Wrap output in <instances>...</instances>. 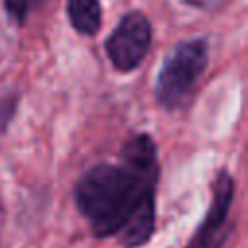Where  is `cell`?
Segmentation results:
<instances>
[{
    "mask_svg": "<svg viewBox=\"0 0 248 248\" xmlns=\"http://www.w3.org/2000/svg\"><path fill=\"white\" fill-rule=\"evenodd\" d=\"M159 157L145 132L128 138L118 163H99L74 186V202L97 238L114 236L124 248H140L155 232Z\"/></svg>",
    "mask_w": 248,
    "mask_h": 248,
    "instance_id": "6da1fadb",
    "label": "cell"
},
{
    "mask_svg": "<svg viewBox=\"0 0 248 248\" xmlns=\"http://www.w3.org/2000/svg\"><path fill=\"white\" fill-rule=\"evenodd\" d=\"M66 14L74 27L83 37H95L101 29V0H68Z\"/></svg>",
    "mask_w": 248,
    "mask_h": 248,
    "instance_id": "5b68a950",
    "label": "cell"
},
{
    "mask_svg": "<svg viewBox=\"0 0 248 248\" xmlns=\"http://www.w3.org/2000/svg\"><path fill=\"white\" fill-rule=\"evenodd\" d=\"M45 0H4V10L8 14V17L17 23V25H25L29 16L43 4Z\"/></svg>",
    "mask_w": 248,
    "mask_h": 248,
    "instance_id": "52a82bcc",
    "label": "cell"
},
{
    "mask_svg": "<svg viewBox=\"0 0 248 248\" xmlns=\"http://www.w3.org/2000/svg\"><path fill=\"white\" fill-rule=\"evenodd\" d=\"M234 200V178L221 169L211 182V202L196 232L184 248H223L231 234V205Z\"/></svg>",
    "mask_w": 248,
    "mask_h": 248,
    "instance_id": "277c9868",
    "label": "cell"
},
{
    "mask_svg": "<svg viewBox=\"0 0 248 248\" xmlns=\"http://www.w3.org/2000/svg\"><path fill=\"white\" fill-rule=\"evenodd\" d=\"M182 2L192 8H198V10H215V8L223 6L227 0H182Z\"/></svg>",
    "mask_w": 248,
    "mask_h": 248,
    "instance_id": "ba28073f",
    "label": "cell"
},
{
    "mask_svg": "<svg viewBox=\"0 0 248 248\" xmlns=\"http://www.w3.org/2000/svg\"><path fill=\"white\" fill-rule=\"evenodd\" d=\"M153 29L145 14L132 10L120 17L105 41V52L118 72H134L149 54Z\"/></svg>",
    "mask_w": 248,
    "mask_h": 248,
    "instance_id": "3957f363",
    "label": "cell"
},
{
    "mask_svg": "<svg viewBox=\"0 0 248 248\" xmlns=\"http://www.w3.org/2000/svg\"><path fill=\"white\" fill-rule=\"evenodd\" d=\"M209 62V45L203 37L178 41L165 56L155 79V101L165 110L182 108L198 87Z\"/></svg>",
    "mask_w": 248,
    "mask_h": 248,
    "instance_id": "7a4b0ae2",
    "label": "cell"
},
{
    "mask_svg": "<svg viewBox=\"0 0 248 248\" xmlns=\"http://www.w3.org/2000/svg\"><path fill=\"white\" fill-rule=\"evenodd\" d=\"M19 107V93L16 89H2L0 91V134H6L8 126L17 114Z\"/></svg>",
    "mask_w": 248,
    "mask_h": 248,
    "instance_id": "8992f818",
    "label": "cell"
}]
</instances>
